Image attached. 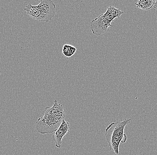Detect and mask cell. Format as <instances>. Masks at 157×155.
<instances>
[{
  "label": "cell",
  "mask_w": 157,
  "mask_h": 155,
  "mask_svg": "<svg viewBox=\"0 0 157 155\" xmlns=\"http://www.w3.org/2000/svg\"><path fill=\"white\" fill-rule=\"evenodd\" d=\"M70 130L69 123L63 119L59 128L54 132L52 135V138L56 143L57 148L61 147L63 138L67 133Z\"/></svg>",
  "instance_id": "5"
},
{
  "label": "cell",
  "mask_w": 157,
  "mask_h": 155,
  "mask_svg": "<svg viewBox=\"0 0 157 155\" xmlns=\"http://www.w3.org/2000/svg\"><path fill=\"white\" fill-rule=\"evenodd\" d=\"M76 48L69 45H65L63 48L62 53L67 57H71L75 53Z\"/></svg>",
  "instance_id": "7"
},
{
  "label": "cell",
  "mask_w": 157,
  "mask_h": 155,
  "mask_svg": "<svg viewBox=\"0 0 157 155\" xmlns=\"http://www.w3.org/2000/svg\"><path fill=\"white\" fill-rule=\"evenodd\" d=\"M109 26H113L103 14L99 16L90 23V28L93 34L98 36L105 33Z\"/></svg>",
  "instance_id": "4"
},
{
  "label": "cell",
  "mask_w": 157,
  "mask_h": 155,
  "mask_svg": "<svg viewBox=\"0 0 157 155\" xmlns=\"http://www.w3.org/2000/svg\"><path fill=\"white\" fill-rule=\"evenodd\" d=\"M43 117L36 123V129L41 134H49L55 132L65 117L63 106L54 101L52 107H46L42 112Z\"/></svg>",
  "instance_id": "1"
},
{
  "label": "cell",
  "mask_w": 157,
  "mask_h": 155,
  "mask_svg": "<svg viewBox=\"0 0 157 155\" xmlns=\"http://www.w3.org/2000/svg\"><path fill=\"white\" fill-rule=\"evenodd\" d=\"M155 0H140L135 3L137 8L143 10H151L155 4Z\"/></svg>",
  "instance_id": "6"
},
{
  "label": "cell",
  "mask_w": 157,
  "mask_h": 155,
  "mask_svg": "<svg viewBox=\"0 0 157 155\" xmlns=\"http://www.w3.org/2000/svg\"><path fill=\"white\" fill-rule=\"evenodd\" d=\"M131 120V118H129L112 122L105 129V136L109 149L117 155L119 153V147L120 143L124 144L127 140V135L124 134V128Z\"/></svg>",
  "instance_id": "2"
},
{
  "label": "cell",
  "mask_w": 157,
  "mask_h": 155,
  "mask_svg": "<svg viewBox=\"0 0 157 155\" xmlns=\"http://www.w3.org/2000/svg\"><path fill=\"white\" fill-rule=\"evenodd\" d=\"M0 74H1V73H0Z\"/></svg>",
  "instance_id": "9"
},
{
  "label": "cell",
  "mask_w": 157,
  "mask_h": 155,
  "mask_svg": "<svg viewBox=\"0 0 157 155\" xmlns=\"http://www.w3.org/2000/svg\"><path fill=\"white\" fill-rule=\"evenodd\" d=\"M154 7L156 10H157V0H156L155 2V4L154 5Z\"/></svg>",
  "instance_id": "8"
},
{
  "label": "cell",
  "mask_w": 157,
  "mask_h": 155,
  "mask_svg": "<svg viewBox=\"0 0 157 155\" xmlns=\"http://www.w3.org/2000/svg\"><path fill=\"white\" fill-rule=\"evenodd\" d=\"M39 11L38 21H50L56 14V5L50 0H41L37 5Z\"/></svg>",
  "instance_id": "3"
}]
</instances>
